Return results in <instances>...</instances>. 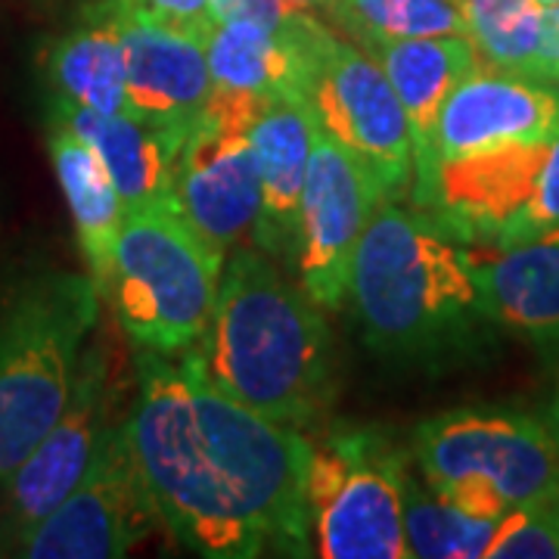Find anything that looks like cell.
I'll list each match as a JSON object with an SVG mask.
<instances>
[{
    "label": "cell",
    "mask_w": 559,
    "mask_h": 559,
    "mask_svg": "<svg viewBox=\"0 0 559 559\" xmlns=\"http://www.w3.org/2000/svg\"><path fill=\"white\" fill-rule=\"evenodd\" d=\"M97 320L87 274L28 277L0 305V485L62 414Z\"/></svg>",
    "instance_id": "277c9868"
},
{
    "label": "cell",
    "mask_w": 559,
    "mask_h": 559,
    "mask_svg": "<svg viewBox=\"0 0 559 559\" xmlns=\"http://www.w3.org/2000/svg\"><path fill=\"white\" fill-rule=\"evenodd\" d=\"M330 20L358 47L466 35V0H326Z\"/></svg>",
    "instance_id": "603a6c76"
},
{
    "label": "cell",
    "mask_w": 559,
    "mask_h": 559,
    "mask_svg": "<svg viewBox=\"0 0 559 559\" xmlns=\"http://www.w3.org/2000/svg\"><path fill=\"white\" fill-rule=\"evenodd\" d=\"M121 3L134 7V10L153 16V20L168 22L175 28L202 35V38L215 25V20H212V3L209 0H121Z\"/></svg>",
    "instance_id": "83f0119b"
},
{
    "label": "cell",
    "mask_w": 559,
    "mask_h": 559,
    "mask_svg": "<svg viewBox=\"0 0 559 559\" xmlns=\"http://www.w3.org/2000/svg\"><path fill=\"white\" fill-rule=\"evenodd\" d=\"M162 525L131 441L119 419L91 466L57 510L20 540L28 559H116L131 554Z\"/></svg>",
    "instance_id": "8fae6325"
},
{
    "label": "cell",
    "mask_w": 559,
    "mask_h": 559,
    "mask_svg": "<svg viewBox=\"0 0 559 559\" xmlns=\"http://www.w3.org/2000/svg\"><path fill=\"white\" fill-rule=\"evenodd\" d=\"M326 25L311 13L293 28L255 22H215L205 35V60L215 87L255 97L305 94L311 47Z\"/></svg>",
    "instance_id": "ffe728a7"
},
{
    "label": "cell",
    "mask_w": 559,
    "mask_h": 559,
    "mask_svg": "<svg viewBox=\"0 0 559 559\" xmlns=\"http://www.w3.org/2000/svg\"><path fill=\"white\" fill-rule=\"evenodd\" d=\"M293 3L301 10H323L326 7V0H293Z\"/></svg>",
    "instance_id": "4dcf8cb0"
},
{
    "label": "cell",
    "mask_w": 559,
    "mask_h": 559,
    "mask_svg": "<svg viewBox=\"0 0 559 559\" xmlns=\"http://www.w3.org/2000/svg\"><path fill=\"white\" fill-rule=\"evenodd\" d=\"M305 97L320 131L340 140L373 171L385 200L411 197V128L392 81L373 53L323 28L311 47Z\"/></svg>",
    "instance_id": "9c48e42d"
},
{
    "label": "cell",
    "mask_w": 559,
    "mask_h": 559,
    "mask_svg": "<svg viewBox=\"0 0 559 559\" xmlns=\"http://www.w3.org/2000/svg\"><path fill=\"white\" fill-rule=\"evenodd\" d=\"M485 314L540 352H559V227L510 249L473 246Z\"/></svg>",
    "instance_id": "d6986e66"
},
{
    "label": "cell",
    "mask_w": 559,
    "mask_h": 559,
    "mask_svg": "<svg viewBox=\"0 0 559 559\" xmlns=\"http://www.w3.org/2000/svg\"><path fill=\"white\" fill-rule=\"evenodd\" d=\"M423 481L457 510L500 522L510 510L559 488V444L516 407H454L414 429Z\"/></svg>",
    "instance_id": "8992f818"
},
{
    "label": "cell",
    "mask_w": 559,
    "mask_h": 559,
    "mask_svg": "<svg viewBox=\"0 0 559 559\" xmlns=\"http://www.w3.org/2000/svg\"><path fill=\"white\" fill-rule=\"evenodd\" d=\"M559 134V87L485 66L460 81L441 109L439 162L510 140Z\"/></svg>",
    "instance_id": "2e32d148"
},
{
    "label": "cell",
    "mask_w": 559,
    "mask_h": 559,
    "mask_svg": "<svg viewBox=\"0 0 559 559\" xmlns=\"http://www.w3.org/2000/svg\"><path fill=\"white\" fill-rule=\"evenodd\" d=\"M50 97L97 112H128V60L112 0L84 3L44 53Z\"/></svg>",
    "instance_id": "44dd1931"
},
{
    "label": "cell",
    "mask_w": 559,
    "mask_h": 559,
    "mask_svg": "<svg viewBox=\"0 0 559 559\" xmlns=\"http://www.w3.org/2000/svg\"><path fill=\"white\" fill-rule=\"evenodd\" d=\"M224 252L187 221L178 202L121 218L106 299L131 345L178 358L202 340L218 299Z\"/></svg>",
    "instance_id": "5b68a950"
},
{
    "label": "cell",
    "mask_w": 559,
    "mask_h": 559,
    "mask_svg": "<svg viewBox=\"0 0 559 559\" xmlns=\"http://www.w3.org/2000/svg\"><path fill=\"white\" fill-rule=\"evenodd\" d=\"M538 0H466V38L485 66L532 79L538 57Z\"/></svg>",
    "instance_id": "d4e9b609"
},
{
    "label": "cell",
    "mask_w": 559,
    "mask_h": 559,
    "mask_svg": "<svg viewBox=\"0 0 559 559\" xmlns=\"http://www.w3.org/2000/svg\"><path fill=\"white\" fill-rule=\"evenodd\" d=\"M215 22H255L264 28H293L305 13L293 0H209Z\"/></svg>",
    "instance_id": "4316f807"
},
{
    "label": "cell",
    "mask_w": 559,
    "mask_h": 559,
    "mask_svg": "<svg viewBox=\"0 0 559 559\" xmlns=\"http://www.w3.org/2000/svg\"><path fill=\"white\" fill-rule=\"evenodd\" d=\"M367 53H373V60L389 75L401 109L407 116L411 150H414L411 200L417 209L429 212L436 202V178H439L441 109L460 81L479 69V53L466 35L385 40L367 47Z\"/></svg>",
    "instance_id": "9a60e30c"
},
{
    "label": "cell",
    "mask_w": 559,
    "mask_h": 559,
    "mask_svg": "<svg viewBox=\"0 0 559 559\" xmlns=\"http://www.w3.org/2000/svg\"><path fill=\"white\" fill-rule=\"evenodd\" d=\"M323 308L283 280L259 249H237L221 274L202 340L187 352L224 395L280 426L326 417L336 377Z\"/></svg>",
    "instance_id": "3957f363"
},
{
    "label": "cell",
    "mask_w": 559,
    "mask_h": 559,
    "mask_svg": "<svg viewBox=\"0 0 559 559\" xmlns=\"http://www.w3.org/2000/svg\"><path fill=\"white\" fill-rule=\"evenodd\" d=\"M385 200L373 171L318 128L296 227L299 286L323 311L348 299L358 242Z\"/></svg>",
    "instance_id": "7c38bea8"
},
{
    "label": "cell",
    "mask_w": 559,
    "mask_h": 559,
    "mask_svg": "<svg viewBox=\"0 0 559 559\" xmlns=\"http://www.w3.org/2000/svg\"><path fill=\"white\" fill-rule=\"evenodd\" d=\"M532 79L559 81V7L544 10L538 57H535V66H532Z\"/></svg>",
    "instance_id": "f1b7e54d"
},
{
    "label": "cell",
    "mask_w": 559,
    "mask_h": 559,
    "mask_svg": "<svg viewBox=\"0 0 559 559\" xmlns=\"http://www.w3.org/2000/svg\"><path fill=\"white\" fill-rule=\"evenodd\" d=\"M540 10H554V7H559V0H538Z\"/></svg>",
    "instance_id": "1f68e13d"
},
{
    "label": "cell",
    "mask_w": 559,
    "mask_h": 559,
    "mask_svg": "<svg viewBox=\"0 0 559 559\" xmlns=\"http://www.w3.org/2000/svg\"><path fill=\"white\" fill-rule=\"evenodd\" d=\"M47 150H50L53 175L75 224L81 255L87 261V277L94 280L103 299L109 271H112V252L119 240L121 218H124L119 190L100 156L57 121H47Z\"/></svg>",
    "instance_id": "7402d4cb"
},
{
    "label": "cell",
    "mask_w": 559,
    "mask_h": 559,
    "mask_svg": "<svg viewBox=\"0 0 559 559\" xmlns=\"http://www.w3.org/2000/svg\"><path fill=\"white\" fill-rule=\"evenodd\" d=\"M436 218L466 246L510 249L559 227V134L439 162Z\"/></svg>",
    "instance_id": "ba28073f"
},
{
    "label": "cell",
    "mask_w": 559,
    "mask_h": 559,
    "mask_svg": "<svg viewBox=\"0 0 559 559\" xmlns=\"http://www.w3.org/2000/svg\"><path fill=\"white\" fill-rule=\"evenodd\" d=\"M267 97L215 87L178 156L175 200L218 252L255 246L261 190L249 128Z\"/></svg>",
    "instance_id": "30bf717a"
},
{
    "label": "cell",
    "mask_w": 559,
    "mask_h": 559,
    "mask_svg": "<svg viewBox=\"0 0 559 559\" xmlns=\"http://www.w3.org/2000/svg\"><path fill=\"white\" fill-rule=\"evenodd\" d=\"M544 426L550 429V436H554V441L559 444V377H557V385H554V395H550V401H547V407H544Z\"/></svg>",
    "instance_id": "f546056e"
},
{
    "label": "cell",
    "mask_w": 559,
    "mask_h": 559,
    "mask_svg": "<svg viewBox=\"0 0 559 559\" xmlns=\"http://www.w3.org/2000/svg\"><path fill=\"white\" fill-rule=\"evenodd\" d=\"M47 121L81 138L106 165L119 190L121 209H143L175 200V175L187 131L138 119L128 112H97L60 97L47 103Z\"/></svg>",
    "instance_id": "ac0fdd59"
},
{
    "label": "cell",
    "mask_w": 559,
    "mask_h": 559,
    "mask_svg": "<svg viewBox=\"0 0 559 559\" xmlns=\"http://www.w3.org/2000/svg\"><path fill=\"white\" fill-rule=\"evenodd\" d=\"M124 432L162 525L197 557L311 554L308 436L224 395L187 352H140Z\"/></svg>",
    "instance_id": "6da1fadb"
},
{
    "label": "cell",
    "mask_w": 559,
    "mask_h": 559,
    "mask_svg": "<svg viewBox=\"0 0 559 559\" xmlns=\"http://www.w3.org/2000/svg\"><path fill=\"white\" fill-rule=\"evenodd\" d=\"M112 3L128 60V116L190 131L215 91L205 38Z\"/></svg>",
    "instance_id": "5bb4252c"
},
{
    "label": "cell",
    "mask_w": 559,
    "mask_h": 559,
    "mask_svg": "<svg viewBox=\"0 0 559 559\" xmlns=\"http://www.w3.org/2000/svg\"><path fill=\"white\" fill-rule=\"evenodd\" d=\"M488 559H559V488L510 510L488 540Z\"/></svg>",
    "instance_id": "484cf974"
},
{
    "label": "cell",
    "mask_w": 559,
    "mask_h": 559,
    "mask_svg": "<svg viewBox=\"0 0 559 559\" xmlns=\"http://www.w3.org/2000/svg\"><path fill=\"white\" fill-rule=\"evenodd\" d=\"M401 513H404V540L411 557L419 559H476L485 557L488 540L498 522L479 520L457 510L454 503L439 498L423 476L404 473L401 488Z\"/></svg>",
    "instance_id": "cb8c5ba5"
},
{
    "label": "cell",
    "mask_w": 559,
    "mask_h": 559,
    "mask_svg": "<svg viewBox=\"0 0 559 559\" xmlns=\"http://www.w3.org/2000/svg\"><path fill=\"white\" fill-rule=\"evenodd\" d=\"M116 404L119 382L112 358L103 342L87 345L62 414L35 444V451L13 469V476L0 485L16 540L25 538L79 485L106 432L119 423Z\"/></svg>",
    "instance_id": "4fadbf2b"
},
{
    "label": "cell",
    "mask_w": 559,
    "mask_h": 559,
    "mask_svg": "<svg viewBox=\"0 0 559 559\" xmlns=\"http://www.w3.org/2000/svg\"><path fill=\"white\" fill-rule=\"evenodd\" d=\"M305 507L311 554L323 559H407L401 488L411 466L380 426L342 423L308 439Z\"/></svg>",
    "instance_id": "52a82bcc"
},
{
    "label": "cell",
    "mask_w": 559,
    "mask_h": 559,
    "mask_svg": "<svg viewBox=\"0 0 559 559\" xmlns=\"http://www.w3.org/2000/svg\"><path fill=\"white\" fill-rule=\"evenodd\" d=\"M348 299L367 345L392 360L451 364L488 345L469 246L432 212L382 200L355 252Z\"/></svg>",
    "instance_id": "7a4b0ae2"
},
{
    "label": "cell",
    "mask_w": 559,
    "mask_h": 559,
    "mask_svg": "<svg viewBox=\"0 0 559 559\" xmlns=\"http://www.w3.org/2000/svg\"><path fill=\"white\" fill-rule=\"evenodd\" d=\"M318 138V121L305 94H277L261 103L249 128L261 190L255 249L267 259H296L301 190Z\"/></svg>",
    "instance_id": "e0dca14e"
}]
</instances>
